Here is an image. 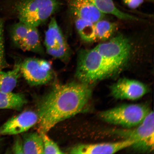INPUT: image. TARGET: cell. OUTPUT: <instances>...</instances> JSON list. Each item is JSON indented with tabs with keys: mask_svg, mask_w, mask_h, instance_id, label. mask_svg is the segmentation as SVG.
I'll list each match as a JSON object with an SVG mask.
<instances>
[{
	"mask_svg": "<svg viewBox=\"0 0 154 154\" xmlns=\"http://www.w3.org/2000/svg\"><path fill=\"white\" fill-rule=\"evenodd\" d=\"M27 103L23 94L0 91V109L20 111Z\"/></svg>",
	"mask_w": 154,
	"mask_h": 154,
	"instance_id": "14",
	"label": "cell"
},
{
	"mask_svg": "<svg viewBox=\"0 0 154 154\" xmlns=\"http://www.w3.org/2000/svg\"><path fill=\"white\" fill-rule=\"evenodd\" d=\"M20 63H17L12 70L8 72L0 70V91L11 92L14 89L21 74Z\"/></svg>",
	"mask_w": 154,
	"mask_h": 154,
	"instance_id": "15",
	"label": "cell"
},
{
	"mask_svg": "<svg viewBox=\"0 0 154 154\" xmlns=\"http://www.w3.org/2000/svg\"><path fill=\"white\" fill-rule=\"evenodd\" d=\"M134 140L125 139L120 141L95 144H80L72 148L71 154H114L126 148L134 146Z\"/></svg>",
	"mask_w": 154,
	"mask_h": 154,
	"instance_id": "12",
	"label": "cell"
},
{
	"mask_svg": "<svg viewBox=\"0 0 154 154\" xmlns=\"http://www.w3.org/2000/svg\"><path fill=\"white\" fill-rule=\"evenodd\" d=\"M44 44L51 57L63 61L68 60L70 50L62 31L55 18L51 19L46 31Z\"/></svg>",
	"mask_w": 154,
	"mask_h": 154,
	"instance_id": "9",
	"label": "cell"
},
{
	"mask_svg": "<svg viewBox=\"0 0 154 154\" xmlns=\"http://www.w3.org/2000/svg\"><path fill=\"white\" fill-rule=\"evenodd\" d=\"M110 91L111 95L116 99L136 100L147 93L148 88L138 81L123 78L111 86Z\"/></svg>",
	"mask_w": 154,
	"mask_h": 154,
	"instance_id": "10",
	"label": "cell"
},
{
	"mask_svg": "<svg viewBox=\"0 0 154 154\" xmlns=\"http://www.w3.org/2000/svg\"><path fill=\"white\" fill-rule=\"evenodd\" d=\"M43 140L44 154H63L57 144L53 141L46 133L39 132Z\"/></svg>",
	"mask_w": 154,
	"mask_h": 154,
	"instance_id": "20",
	"label": "cell"
},
{
	"mask_svg": "<svg viewBox=\"0 0 154 154\" xmlns=\"http://www.w3.org/2000/svg\"><path fill=\"white\" fill-rule=\"evenodd\" d=\"M12 151L14 154H24L22 138L17 137L15 138L13 144Z\"/></svg>",
	"mask_w": 154,
	"mask_h": 154,
	"instance_id": "22",
	"label": "cell"
},
{
	"mask_svg": "<svg viewBox=\"0 0 154 154\" xmlns=\"http://www.w3.org/2000/svg\"><path fill=\"white\" fill-rule=\"evenodd\" d=\"M116 72L95 48L79 52L76 76L80 82L90 85Z\"/></svg>",
	"mask_w": 154,
	"mask_h": 154,
	"instance_id": "2",
	"label": "cell"
},
{
	"mask_svg": "<svg viewBox=\"0 0 154 154\" xmlns=\"http://www.w3.org/2000/svg\"><path fill=\"white\" fill-rule=\"evenodd\" d=\"M3 26V21L0 19V70L8 66L5 57Z\"/></svg>",
	"mask_w": 154,
	"mask_h": 154,
	"instance_id": "21",
	"label": "cell"
},
{
	"mask_svg": "<svg viewBox=\"0 0 154 154\" xmlns=\"http://www.w3.org/2000/svg\"><path fill=\"white\" fill-rule=\"evenodd\" d=\"M154 113L150 111L145 118L139 125L126 129L115 131L125 139L134 140V146L145 149L153 150L154 143Z\"/></svg>",
	"mask_w": 154,
	"mask_h": 154,
	"instance_id": "6",
	"label": "cell"
},
{
	"mask_svg": "<svg viewBox=\"0 0 154 154\" xmlns=\"http://www.w3.org/2000/svg\"><path fill=\"white\" fill-rule=\"evenodd\" d=\"M104 14L112 15L123 20H137V19L117 8L113 0H88Z\"/></svg>",
	"mask_w": 154,
	"mask_h": 154,
	"instance_id": "16",
	"label": "cell"
},
{
	"mask_svg": "<svg viewBox=\"0 0 154 154\" xmlns=\"http://www.w3.org/2000/svg\"><path fill=\"white\" fill-rule=\"evenodd\" d=\"M127 6L131 9L137 8L143 3L144 0H123Z\"/></svg>",
	"mask_w": 154,
	"mask_h": 154,
	"instance_id": "23",
	"label": "cell"
},
{
	"mask_svg": "<svg viewBox=\"0 0 154 154\" xmlns=\"http://www.w3.org/2000/svg\"><path fill=\"white\" fill-rule=\"evenodd\" d=\"M21 74L32 86L43 85L52 79L53 72L48 61L36 58H28L20 63Z\"/></svg>",
	"mask_w": 154,
	"mask_h": 154,
	"instance_id": "7",
	"label": "cell"
},
{
	"mask_svg": "<svg viewBox=\"0 0 154 154\" xmlns=\"http://www.w3.org/2000/svg\"><path fill=\"white\" fill-rule=\"evenodd\" d=\"M75 26L79 35L84 41L91 43L97 40L94 23L76 18Z\"/></svg>",
	"mask_w": 154,
	"mask_h": 154,
	"instance_id": "18",
	"label": "cell"
},
{
	"mask_svg": "<svg viewBox=\"0 0 154 154\" xmlns=\"http://www.w3.org/2000/svg\"><path fill=\"white\" fill-rule=\"evenodd\" d=\"M22 139L24 154H44L43 140L39 133L25 134Z\"/></svg>",
	"mask_w": 154,
	"mask_h": 154,
	"instance_id": "17",
	"label": "cell"
},
{
	"mask_svg": "<svg viewBox=\"0 0 154 154\" xmlns=\"http://www.w3.org/2000/svg\"><path fill=\"white\" fill-rule=\"evenodd\" d=\"M95 48L117 72L128 60L131 45L128 38L120 34Z\"/></svg>",
	"mask_w": 154,
	"mask_h": 154,
	"instance_id": "5",
	"label": "cell"
},
{
	"mask_svg": "<svg viewBox=\"0 0 154 154\" xmlns=\"http://www.w3.org/2000/svg\"><path fill=\"white\" fill-rule=\"evenodd\" d=\"M91 92L90 85L80 82L54 85L38 103L39 132L47 133L59 123L81 112Z\"/></svg>",
	"mask_w": 154,
	"mask_h": 154,
	"instance_id": "1",
	"label": "cell"
},
{
	"mask_svg": "<svg viewBox=\"0 0 154 154\" xmlns=\"http://www.w3.org/2000/svg\"><path fill=\"white\" fill-rule=\"evenodd\" d=\"M70 7L76 18L94 23L104 16V14L88 0H71Z\"/></svg>",
	"mask_w": 154,
	"mask_h": 154,
	"instance_id": "13",
	"label": "cell"
},
{
	"mask_svg": "<svg viewBox=\"0 0 154 154\" xmlns=\"http://www.w3.org/2000/svg\"><path fill=\"white\" fill-rule=\"evenodd\" d=\"M150 111L145 105L130 104L102 111L99 116L101 120L109 124L132 128L139 125Z\"/></svg>",
	"mask_w": 154,
	"mask_h": 154,
	"instance_id": "4",
	"label": "cell"
},
{
	"mask_svg": "<svg viewBox=\"0 0 154 154\" xmlns=\"http://www.w3.org/2000/svg\"><path fill=\"white\" fill-rule=\"evenodd\" d=\"M11 35L13 43L23 51L39 54L43 52L37 27L19 21L11 28Z\"/></svg>",
	"mask_w": 154,
	"mask_h": 154,
	"instance_id": "8",
	"label": "cell"
},
{
	"mask_svg": "<svg viewBox=\"0 0 154 154\" xmlns=\"http://www.w3.org/2000/svg\"><path fill=\"white\" fill-rule=\"evenodd\" d=\"M97 40L105 41L109 39L116 28L115 23L101 19L95 23Z\"/></svg>",
	"mask_w": 154,
	"mask_h": 154,
	"instance_id": "19",
	"label": "cell"
},
{
	"mask_svg": "<svg viewBox=\"0 0 154 154\" xmlns=\"http://www.w3.org/2000/svg\"><path fill=\"white\" fill-rule=\"evenodd\" d=\"M38 121L37 113L31 110L24 111L10 119L0 127V136L22 134L33 127Z\"/></svg>",
	"mask_w": 154,
	"mask_h": 154,
	"instance_id": "11",
	"label": "cell"
},
{
	"mask_svg": "<svg viewBox=\"0 0 154 154\" xmlns=\"http://www.w3.org/2000/svg\"><path fill=\"white\" fill-rule=\"evenodd\" d=\"M58 0H20L15 5L19 22L38 27L59 9Z\"/></svg>",
	"mask_w": 154,
	"mask_h": 154,
	"instance_id": "3",
	"label": "cell"
}]
</instances>
